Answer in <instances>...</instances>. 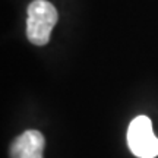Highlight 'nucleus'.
<instances>
[{
    "instance_id": "nucleus-1",
    "label": "nucleus",
    "mask_w": 158,
    "mask_h": 158,
    "mask_svg": "<svg viewBox=\"0 0 158 158\" xmlns=\"http://www.w3.org/2000/svg\"><path fill=\"white\" fill-rule=\"evenodd\" d=\"M56 7L47 0H34L28 6L27 37L35 45H45L50 41L53 28L57 23Z\"/></svg>"
},
{
    "instance_id": "nucleus-2",
    "label": "nucleus",
    "mask_w": 158,
    "mask_h": 158,
    "mask_svg": "<svg viewBox=\"0 0 158 158\" xmlns=\"http://www.w3.org/2000/svg\"><path fill=\"white\" fill-rule=\"evenodd\" d=\"M127 145L138 158H155L158 155V138L154 135L151 118L138 116L129 124Z\"/></svg>"
},
{
    "instance_id": "nucleus-3",
    "label": "nucleus",
    "mask_w": 158,
    "mask_h": 158,
    "mask_svg": "<svg viewBox=\"0 0 158 158\" xmlns=\"http://www.w3.org/2000/svg\"><path fill=\"white\" fill-rule=\"evenodd\" d=\"M45 139L44 135L38 130H27L22 135L15 138L9 148L10 158H44Z\"/></svg>"
}]
</instances>
